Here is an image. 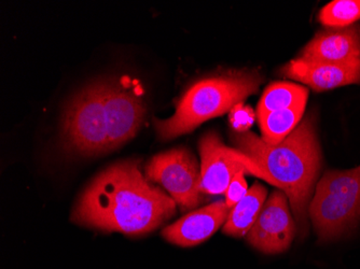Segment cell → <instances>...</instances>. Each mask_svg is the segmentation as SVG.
<instances>
[{
    "mask_svg": "<svg viewBox=\"0 0 360 269\" xmlns=\"http://www.w3.org/2000/svg\"><path fill=\"white\" fill-rule=\"evenodd\" d=\"M244 175L245 173H236L224 193L226 195L224 203L230 209L233 208L236 204L240 203V200L248 194V182L245 180Z\"/></svg>",
    "mask_w": 360,
    "mask_h": 269,
    "instance_id": "cell-17",
    "label": "cell"
},
{
    "mask_svg": "<svg viewBox=\"0 0 360 269\" xmlns=\"http://www.w3.org/2000/svg\"><path fill=\"white\" fill-rule=\"evenodd\" d=\"M199 149L202 194L220 195L226 193L229 184L238 173L264 178L271 183L270 178L252 159L236 149L226 147L217 133L204 135L200 140Z\"/></svg>",
    "mask_w": 360,
    "mask_h": 269,
    "instance_id": "cell-7",
    "label": "cell"
},
{
    "mask_svg": "<svg viewBox=\"0 0 360 269\" xmlns=\"http://www.w3.org/2000/svg\"><path fill=\"white\" fill-rule=\"evenodd\" d=\"M262 81V76L255 70H229L194 83L180 98L169 119H155L158 136L162 140L176 138L212 117L231 111L256 94Z\"/></svg>",
    "mask_w": 360,
    "mask_h": 269,
    "instance_id": "cell-3",
    "label": "cell"
},
{
    "mask_svg": "<svg viewBox=\"0 0 360 269\" xmlns=\"http://www.w3.org/2000/svg\"><path fill=\"white\" fill-rule=\"evenodd\" d=\"M307 102V98L302 99L290 108L273 111L257 117L262 133L261 139L271 145L282 143L301 122Z\"/></svg>",
    "mask_w": 360,
    "mask_h": 269,
    "instance_id": "cell-14",
    "label": "cell"
},
{
    "mask_svg": "<svg viewBox=\"0 0 360 269\" xmlns=\"http://www.w3.org/2000/svg\"><path fill=\"white\" fill-rule=\"evenodd\" d=\"M107 139L108 151L132 139L146 114L143 91L129 78L107 79Z\"/></svg>",
    "mask_w": 360,
    "mask_h": 269,
    "instance_id": "cell-8",
    "label": "cell"
},
{
    "mask_svg": "<svg viewBox=\"0 0 360 269\" xmlns=\"http://www.w3.org/2000/svg\"><path fill=\"white\" fill-rule=\"evenodd\" d=\"M300 58L333 64L360 60V24L323 28L305 46Z\"/></svg>",
    "mask_w": 360,
    "mask_h": 269,
    "instance_id": "cell-11",
    "label": "cell"
},
{
    "mask_svg": "<svg viewBox=\"0 0 360 269\" xmlns=\"http://www.w3.org/2000/svg\"><path fill=\"white\" fill-rule=\"evenodd\" d=\"M282 74L307 84L316 92H325L340 86L360 84V60L333 64L305 60L299 56L283 67Z\"/></svg>",
    "mask_w": 360,
    "mask_h": 269,
    "instance_id": "cell-10",
    "label": "cell"
},
{
    "mask_svg": "<svg viewBox=\"0 0 360 269\" xmlns=\"http://www.w3.org/2000/svg\"><path fill=\"white\" fill-rule=\"evenodd\" d=\"M284 191H274L266 200L256 223L246 235L248 242L264 254L284 252L296 236V222Z\"/></svg>",
    "mask_w": 360,
    "mask_h": 269,
    "instance_id": "cell-9",
    "label": "cell"
},
{
    "mask_svg": "<svg viewBox=\"0 0 360 269\" xmlns=\"http://www.w3.org/2000/svg\"><path fill=\"white\" fill-rule=\"evenodd\" d=\"M255 120V114L250 107H245L243 104L236 105L230 111V124L236 133L248 131Z\"/></svg>",
    "mask_w": 360,
    "mask_h": 269,
    "instance_id": "cell-18",
    "label": "cell"
},
{
    "mask_svg": "<svg viewBox=\"0 0 360 269\" xmlns=\"http://www.w3.org/2000/svg\"><path fill=\"white\" fill-rule=\"evenodd\" d=\"M307 96L309 91L304 86L288 82L272 83L261 97L257 108V117L290 108Z\"/></svg>",
    "mask_w": 360,
    "mask_h": 269,
    "instance_id": "cell-15",
    "label": "cell"
},
{
    "mask_svg": "<svg viewBox=\"0 0 360 269\" xmlns=\"http://www.w3.org/2000/svg\"><path fill=\"white\" fill-rule=\"evenodd\" d=\"M360 20V0H335L319 11V21L326 27L343 28Z\"/></svg>",
    "mask_w": 360,
    "mask_h": 269,
    "instance_id": "cell-16",
    "label": "cell"
},
{
    "mask_svg": "<svg viewBox=\"0 0 360 269\" xmlns=\"http://www.w3.org/2000/svg\"><path fill=\"white\" fill-rule=\"evenodd\" d=\"M309 218L321 242L339 240L360 221V166L329 171L316 184Z\"/></svg>",
    "mask_w": 360,
    "mask_h": 269,
    "instance_id": "cell-4",
    "label": "cell"
},
{
    "mask_svg": "<svg viewBox=\"0 0 360 269\" xmlns=\"http://www.w3.org/2000/svg\"><path fill=\"white\" fill-rule=\"evenodd\" d=\"M146 177L158 183L180 209L192 210L201 199V166L189 150H169L153 157L145 168Z\"/></svg>",
    "mask_w": 360,
    "mask_h": 269,
    "instance_id": "cell-6",
    "label": "cell"
},
{
    "mask_svg": "<svg viewBox=\"0 0 360 269\" xmlns=\"http://www.w3.org/2000/svg\"><path fill=\"white\" fill-rule=\"evenodd\" d=\"M176 203L141 173L135 159L118 162L95 177L79 198L72 221L125 235L148 234L175 214Z\"/></svg>",
    "mask_w": 360,
    "mask_h": 269,
    "instance_id": "cell-1",
    "label": "cell"
},
{
    "mask_svg": "<svg viewBox=\"0 0 360 269\" xmlns=\"http://www.w3.org/2000/svg\"><path fill=\"white\" fill-rule=\"evenodd\" d=\"M236 149L252 159L288 197L302 237L307 232V212L321 167V151L315 115L305 117L296 129L276 145H268L250 131L231 135Z\"/></svg>",
    "mask_w": 360,
    "mask_h": 269,
    "instance_id": "cell-2",
    "label": "cell"
},
{
    "mask_svg": "<svg viewBox=\"0 0 360 269\" xmlns=\"http://www.w3.org/2000/svg\"><path fill=\"white\" fill-rule=\"evenodd\" d=\"M107 79L79 92L65 109L62 136L65 147L91 157L108 152L106 111Z\"/></svg>",
    "mask_w": 360,
    "mask_h": 269,
    "instance_id": "cell-5",
    "label": "cell"
},
{
    "mask_svg": "<svg viewBox=\"0 0 360 269\" xmlns=\"http://www.w3.org/2000/svg\"><path fill=\"white\" fill-rule=\"evenodd\" d=\"M231 209L224 202H216L206 207L190 212L162 232L163 237L180 247L202 244L226 223Z\"/></svg>",
    "mask_w": 360,
    "mask_h": 269,
    "instance_id": "cell-12",
    "label": "cell"
},
{
    "mask_svg": "<svg viewBox=\"0 0 360 269\" xmlns=\"http://www.w3.org/2000/svg\"><path fill=\"white\" fill-rule=\"evenodd\" d=\"M268 190L256 182L248 194L236 204L229 214L224 226V234L233 237H244L252 230L266 203Z\"/></svg>",
    "mask_w": 360,
    "mask_h": 269,
    "instance_id": "cell-13",
    "label": "cell"
}]
</instances>
